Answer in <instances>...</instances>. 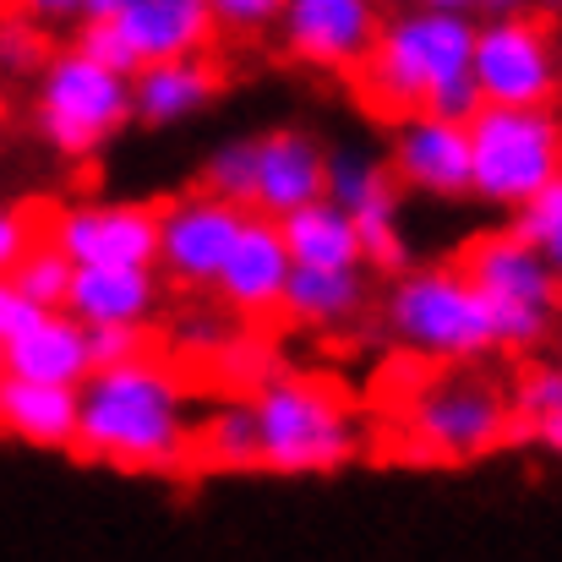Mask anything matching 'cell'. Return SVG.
<instances>
[{
    "label": "cell",
    "mask_w": 562,
    "mask_h": 562,
    "mask_svg": "<svg viewBox=\"0 0 562 562\" xmlns=\"http://www.w3.org/2000/svg\"><path fill=\"white\" fill-rule=\"evenodd\" d=\"M187 382L165 361L143 356L115 372H93L77 387V448L115 470H176L191 459Z\"/></svg>",
    "instance_id": "obj_1"
},
{
    "label": "cell",
    "mask_w": 562,
    "mask_h": 562,
    "mask_svg": "<svg viewBox=\"0 0 562 562\" xmlns=\"http://www.w3.org/2000/svg\"><path fill=\"white\" fill-rule=\"evenodd\" d=\"M470 49H475V16L453 11H393L376 27V44L356 66V93L382 121H409L426 110V99L459 77H470Z\"/></svg>",
    "instance_id": "obj_2"
},
{
    "label": "cell",
    "mask_w": 562,
    "mask_h": 562,
    "mask_svg": "<svg viewBox=\"0 0 562 562\" xmlns=\"http://www.w3.org/2000/svg\"><path fill=\"white\" fill-rule=\"evenodd\" d=\"M257 459L273 475H328L356 459L361 431L339 387L323 376H268L251 393Z\"/></svg>",
    "instance_id": "obj_3"
},
{
    "label": "cell",
    "mask_w": 562,
    "mask_h": 562,
    "mask_svg": "<svg viewBox=\"0 0 562 562\" xmlns=\"http://www.w3.org/2000/svg\"><path fill=\"white\" fill-rule=\"evenodd\" d=\"M387 334L442 367H470L497 350L492 334V306L486 295L464 279V268H409L393 279L382 301Z\"/></svg>",
    "instance_id": "obj_4"
},
{
    "label": "cell",
    "mask_w": 562,
    "mask_h": 562,
    "mask_svg": "<svg viewBox=\"0 0 562 562\" xmlns=\"http://www.w3.org/2000/svg\"><path fill=\"white\" fill-rule=\"evenodd\" d=\"M132 115V77L93 66L77 49H55L33 88V126L60 159H93Z\"/></svg>",
    "instance_id": "obj_5"
},
{
    "label": "cell",
    "mask_w": 562,
    "mask_h": 562,
    "mask_svg": "<svg viewBox=\"0 0 562 562\" xmlns=\"http://www.w3.org/2000/svg\"><path fill=\"white\" fill-rule=\"evenodd\" d=\"M562 176L558 110H481L470 121V196L519 213Z\"/></svg>",
    "instance_id": "obj_6"
},
{
    "label": "cell",
    "mask_w": 562,
    "mask_h": 562,
    "mask_svg": "<svg viewBox=\"0 0 562 562\" xmlns=\"http://www.w3.org/2000/svg\"><path fill=\"white\" fill-rule=\"evenodd\" d=\"M508 431H514L508 393L459 367L426 382L404 409V453L415 459H475L503 448Z\"/></svg>",
    "instance_id": "obj_7"
},
{
    "label": "cell",
    "mask_w": 562,
    "mask_h": 562,
    "mask_svg": "<svg viewBox=\"0 0 562 562\" xmlns=\"http://www.w3.org/2000/svg\"><path fill=\"white\" fill-rule=\"evenodd\" d=\"M470 82L492 110H552L562 93V49L552 27L530 11L475 22Z\"/></svg>",
    "instance_id": "obj_8"
},
{
    "label": "cell",
    "mask_w": 562,
    "mask_h": 562,
    "mask_svg": "<svg viewBox=\"0 0 562 562\" xmlns=\"http://www.w3.org/2000/svg\"><path fill=\"white\" fill-rule=\"evenodd\" d=\"M323 196L350 213L367 262L382 273H409V240H404V207H398V181L387 159L367 148H334L328 154V187Z\"/></svg>",
    "instance_id": "obj_9"
},
{
    "label": "cell",
    "mask_w": 562,
    "mask_h": 562,
    "mask_svg": "<svg viewBox=\"0 0 562 562\" xmlns=\"http://www.w3.org/2000/svg\"><path fill=\"white\" fill-rule=\"evenodd\" d=\"M49 246L71 268H159V207L143 202H82L49 229Z\"/></svg>",
    "instance_id": "obj_10"
},
{
    "label": "cell",
    "mask_w": 562,
    "mask_h": 562,
    "mask_svg": "<svg viewBox=\"0 0 562 562\" xmlns=\"http://www.w3.org/2000/svg\"><path fill=\"white\" fill-rule=\"evenodd\" d=\"M240 229H246V207L218 202L207 191L176 196V202L159 207V268L176 284L207 290L218 279V268L229 262Z\"/></svg>",
    "instance_id": "obj_11"
},
{
    "label": "cell",
    "mask_w": 562,
    "mask_h": 562,
    "mask_svg": "<svg viewBox=\"0 0 562 562\" xmlns=\"http://www.w3.org/2000/svg\"><path fill=\"white\" fill-rule=\"evenodd\" d=\"M382 11L376 0H284L279 11V44L290 60L317 71H356L376 44Z\"/></svg>",
    "instance_id": "obj_12"
},
{
    "label": "cell",
    "mask_w": 562,
    "mask_h": 562,
    "mask_svg": "<svg viewBox=\"0 0 562 562\" xmlns=\"http://www.w3.org/2000/svg\"><path fill=\"white\" fill-rule=\"evenodd\" d=\"M459 268L486 295V306H536V312H558L562 306V284L552 273V262L530 240H519L514 229H492V235L470 240Z\"/></svg>",
    "instance_id": "obj_13"
},
{
    "label": "cell",
    "mask_w": 562,
    "mask_h": 562,
    "mask_svg": "<svg viewBox=\"0 0 562 562\" xmlns=\"http://www.w3.org/2000/svg\"><path fill=\"white\" fill-rule=\"evenodd\" d=\"M387 170L420 196H470V132L409 115L387 137Z\"/></svg>",
    "instance_id": "obj_14"
},
{
    "label": "cell",
    "mask_w": 562,
    "mask_h": 562,
    "mask_svg": "<svg viewBox=\"0 0 562 562\" xmlns=\"http://www.w3.org/2000/svg\"><path fill=\"white\" fill-rule=\"evenodd\" d=\"M328 187V148L295 126H279L257 137V187H251V213L257 218H290L312 202H323Z\"/></svg>",
    "instance_id": "obj_15"
},
{
    "label": "cell",
    "mask_w": 562,
    "mask_h": 562,
    "mask_svg": "<svg viewBox=\"0 0 562 562\" xmlns=\"http://www.w3.org/2000/svg\"><path fill=\"white\" fill-rule=\"evenodd\" d=\"M290 273H295V262H290V251H284L279 224L246 213V229H240L229 262L218 268L213 290H218V301H224L229 312H240V317H273V312L284 306Z\"/></svg>",
    "instance_id": "obj_16"
},
{
    "label": "cell",
    "mask_w": 562,
    "mask_h": 562,
    "mask_svg": "<svg viewBox=\"0 0 562 562\" xmlns=\"http://www.w3.org/2000/svg\"><path fill=\"white\" fill-rule=\"evenodd\" d=\"M121 38L132 44V55L143 66H165V60H196L218 22L207 11V0H132L121 16H115Z\"/></svg>",
    "instance_id": "obj_17"
},
{
    "label": "cell",
    "mask_w": 562,
    "mask_h": 562,
    "mask_svg": "<svg viewBox=\"0 0 562 562\" xmlns=\"http://www.w3.org/2000/svg\"><path fill=\"white\" fill-rule=\"evenodd\" d=\"M159 306V273L154 268H77L66 317L82 328H148Z\"/></svg>",
    "instance_id": "obj_18"
},
{
    "label": "cell",
    "mask_w": 562,
    "mask_h": 562,
    "mask_svg": "<svg viewBox=\"0 0 562 562\" xmlns=\"http://www.w3.org/2000/svg\"><path fill=\"white\" fill-rule=\"evenodd\" d=\"M5 376L49 382V387H82L93 376L88 328L66 312H49L38 328H27L16 345H5Z\"/></svg>",
    "instance_id": "obj_19"
},
{
    "label": "cell",
    "mask_w": 562,
    "mask_h": 562,
    "mask_svg": "<svg viewBox=\"0 0 562 562\" xmlns=\"http://www.w3.org/2000/svg\"><path fill=\"white\" fill-rule=\"evenodd\" d=\"M0 437L27 448H77V387L0 376Z\"/></svg>",
    "instance_id": "obj_20"
},
{
    "label": "cell",
    "mask_w": 562,
    "mask_h": 562,
    "mask_svg": "<svg viewBox=\"0 0 562 562\" xmlns=\"http://www.w3.org/2000/svg\"><path fill=\"white\" fill-rule=\"evenodd\" d=\"M218 93V71L196 55V60H165V66H143L132 77V115L143 126H181L196 110H207Z\"/></svg>",
    "instance_id": "obj_21"
},
{
    "label": "cell",
    "mask_w": 562,
    "mask_h": 562,
    "mask_svg": "<svg viewBox=\"0 0 562 562\" xmlns=\"http://www.w3.org/2000/svg\"><path fill=\"white\" fill-rule=\"evenodd\" d=\"M279 235H284V251L295 268H323V273H339V268H367V251H361V235L350 224L345 207H334L328 196L279 218Z\"/></svg>",
    "instance_id": "obj_22"
},
{
    "label": "cell",
    "mask_w": 562,
    "mask_h": 562,
    "mask_svg": "<svg viewBox=\"0 0 562 562\" xmlns=\"http://www.w3.org/2000/svg\"><path fill=\"white\" fill-rule=\"evenodd\" d=\"M372 290H367V268H339V273H323V268H295L290 273V290H284V317L301 323V328H345L367 312Z\"/></svg>",
    "instance_id": "obj_23"
},
{
    "label": "cell",
    "mask_w": 562,
    "mask_h": 562,
    "mask_svg": "<svg viewBox=\"0 0 562 562\" xmlns=\"http://www.w3.org/2000/svg\"><path fill=\"white\" fill-rule=\"evenodd\" d=\"M191 453H202V459L218 464V470L262 464V459H257V415H251V398H224V404H213V409L196 420Z\"/></svg>",
    "instance_id": "obj_24"
},
{
    "label": "cell",
    "mask_w": 562,
    "mask_h": 562,
    "mask_svg": "<svg viewBox=\"0 0 562 562\" xmlns=\"http://www.w3.org/2000/svg\"><path fill=\"white\" fill-rule=\"evenodd\" d=\"M251 187H257V137H229V143H218V148L207 154V165H202V191L251 213Z\"/></svg>",
    "instance_id": "obj_25"
},
{
    "label": "cell",
    "mask_w": 562,
    "mask_h": 562,
    "mask_svg": "<svg viewBox=\"0 0 562 562\" xmlns=\"http://www.w3.org/2000/svg\"><path fill=\"white\" fill-rule=\"evenodd\" d=\"M71 273H77V268H71V262H66V257H60L49 240H38V246H33V251H27V257L11 268V284H16V290H22V295H27L38 312H66Z\"/></svg>",
    "instance_id": "obj_26"
},
{
    "label": "cell",
    "mask_w": 562,
    "mask_h": 562,
    "mask_svg": "<svg viewBox=\"0 0 562 562\" xmlns=\"http://www.w3.org/2000/svg\"><path fill=\"white\" fill-rule=\"evenodd\" d=\"M49 60L44 33L27 16H0V71L5 77H38Z\"/></svg>",
    "instance_id": "obj_27"
},
{
    "label": "cell",
    "mask_w": 562,
    "mask_h": 562,
    "mask_svg": "<svg viewBox=\"0 0 562 562\" xmlns=\"http://www.w3.org/2000/svg\"><path fill=\"white\" fill-rule=\"evenodd\" d=\"M508 404H514V415L530 420V426L547 420V415L562 404V367L558 361H536V367H525L519 382H514V398H508Z\"/></svg>",
    "instance_id": "obj_28"
},
{
    "label": "cell",
    "mask_w": 562,
    "mask_h": 562,
    "mask_svg": "<svg viewBox=\"0 0 562 562\" xmlns=\"http://www.w3.org/2000/svg\"><path fill=\"white\" fill-rule=\"evenodd\" d=\"M71 49H77V55H88L93 66L115 71V77H137V71H143V60L132 55V44L121 38V27H115V22H82Z\"/></svg>",
    "instance_id": "obj_29"
},
{
    "label": "cell",
    "mask_w": 562,
    "mask_h": 562,
    "mask_svg": "<svg viewBox=\"0 0 562 562\" xmlns=\"http://www.w3.org/2000/svg\"><path fill=\"white\" fill-rule=\"evenodd\" d=\"M88 356L93 372H115L148 356V328H88Z\"/></svg>",
    "instance_id": "obj_30"
},
{
    "label": "cell",
    "mask_w": 562,
    "mask_h": 562,
    "mask_svg": "<svg viewBox=\"0 0 562 562\" xmlns=\"http://www.w3.org/2000/svg\"><path fill=\"white\" fill-rule=\"evenodd\" d=\"M218 372L229 376V382H246L251 393L273 376V350L262 345V339H229L224 350H218Z\"/></svg>",
    "instance_id": "obj_31"
},
{
    "label": "cell",
    "mask_w": 562,
    "mask_h": 562,
    "mask_svg": "<svg viewBox=\"0 0 562 562\" xmlns=\"http://www.w3.org/2000/svg\"><path fill=\"white\" fill-rule=\"evenodd\" d=\"M558 218H562V176L552 181L547 191H536L519 213H508V229L519 235V240H530V246H541L552 229H558Z\"/></svg>",
    "instance_id": "obj_32"
},
{
    "label": "cell",
    "mask_w": 562,
    "mask_h": 562,
    "mask_svg": "<svg viewBox=\"0 0 562 562\" xmlns=\"http://www.w3.org/2000/svg\"><path fill=\"white\" fill-rule=\"evenodd\" d=\"M486 110V99H481V88L470 82V77H459V82H448V88H437L431 99H426V121H448V126H464L470 132V121Z\"/></svg>",
    "instance_id": "obj_33"
},
{
    "label": "cell",
    "mask_w": 562,
    "mask_h": 562,
    "mask_svg": "<svg viewBox=\"0 0 562 562\" xmlns=\"http://www.w3.org/2000/svg\"><path fill=\"white\" fill-rule=\"evenodd\" d=\"M207 11L224 33H262V27H279L284 0H207Z\"/></svg>",
    "instance_id": "obj_34"
},
{
    "label": "cell",
    "mask_w": 562,
    "mask_h": 562,
    "mask_svg": "<svg viewBox=\"0 0 562 562\" xmlns=\"http://www.w3.org/2000/svg\"><path fill=\"white\" fill-rule=\"evenodd\" d=\"M33 246H38V240H33V218H27L22 207L0 202V279H11V268H16Z\"/></svg>",
    "instance_id": "obj_35"
},
{
    "label": "cell",
    "mask_w": 562,
    "mask_h": 562,
    "mask_svg": "<svg viewBox=\"0 0 562 562\" xmlns=\"http://www.w3.org/2000/svg\"><path fill=\"white\" fill-rule=\"evenodd\" d=\"M49 312H38L11 279H0V345H16L27 328H38Z\"/></svg>",
    "instance_id": "obj_36"
},
{
    "label": "cell",
    "mask_w": 562,
    "mask_h": 562,
    "mask_svg": "<svg viewBox=\"0 0 562 562\" xmlns=\"http://www.w3.org/2000/svg\"><path fill=\"white\" fill-rule=\"evenodd\" d=\"M16 16H27L33 27H55V22H82V0H16Z\"/></svg>",
    "instance_id": "obj_37"
},
{
    "label": "cell",
    "mask_w": 562,
    "mask_h": 562,
    "mask_svg": "<svg viewBox=\"0 0 562 562\" xmlns=\"http://www.w3.org/2000/svg\"><path fill=\"white\" fill-rule=\"evenodd\" d=\"M235 334L218 323V317H207V312H196V317H187L181 323V345H196V350H224Z\"/></svg>",
    "instance_id": "obj_38"
},
{
    "label": "cell",
    "mask_w": 562,
    "mask_h": 562,
    "mask_svg": "<svg viewBox=\"0 0 562 562\" xmlns=\"http://www.w3.org/2000/svg\"><path fill=\"white\" fill-rule=\"evenodd\" d=\"M132 0H82V22H115Z\"/></svg>",
    "instance_id": "obj_39"
},
{
    "label": "cell",
    "mask_w": 562,
    "mask_h": 562,
    "mask_svg": "<svg viewBox=\"0 0 562 562\" xmlns=\"http://www.w3.org/2000/svg\"><path fill=\"white\" fill-rule=\"evenodd\" d=\"M536 442H547L552 453H562V404L547 415V420H536Z\"/></svg>",
    "instance_id": "obj_40"
},
{
    "label": "cell",
    "mask_w": 562,
    "mask_h": 562,
    "mask_svg": "<svg viewBox=\"0 0 562 562\" xmlns=\"http://www.w3.org/2000/svg\"><path fill=\"white\" fill-rule=\"evenodd\" d=\"M536 251H541V257L552 262V273H558V284H562V218H558V229H552V235H547V240H541Z\"/></svg>",
    "instance_id": "obj_41"
},
{
    "label": "cell",
    "mask_w": 562,
    "mask_h": 562,
    "mask_svg": "<svg viewBox=\"0 0 562 562\" xmlns=\"http://www.w3.org/2000/svg\"><path fill=\"white\" fill-rule=\"evenodd\" d=\"M420 11H453V16H470V11H481V0H415Z\"/></svg>",
    "instance_id": "obj_42"
},
{
    "label": "cell",
    "mask_w": 562,
    "mask_h": 562,
    "mask_svg": "<svg viewBox=\"0 0 562 562\" xmlns=\"http://www.w3.org/2000/svg\"><path fill=\"white\" fill-rule=\"evenodd\" d=\"M481 11L486 16H519V11H530V0H481Z\"/></svg>",
    "instance_id": "obj_43"
},
{
    "label": "cell",
    "mask_w": 562,
    "mask_h": 562,
    "mask_svg": "<svg viewBox=\"0 0 562 562\" xmlns=\"http://www.w3.org/2000/svg\"><path fill=\"white\" fill-rule=\"evenodd\" d=\"M0 376H5V345H0Z\"/></svg>",
    "instance_id": "obj_44"
},
{
    "label": "cell",
    "mask_w": 562,
    "mask_h": 562,
    "mask_svg": "<svg viewBox=\"0 0 562 562\" xmlns=\"http://www.w3.org/2000/svg\"><path fill=\"white\" fill-rule=\"evenodd\" d=\"M558 367H562V334H558Z\"/></svg>",
    "instance_id": "obj_45"
}]
</instances>
